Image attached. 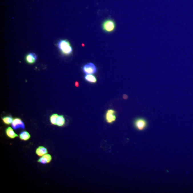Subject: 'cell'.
I'll use <instances>...</instances> for the list:
<instances>
[{
  "mask_svg": "<svg viewBox=\"0 0 193 193\" xmlns=\"http://www.w3.org/2000/svg\"><path fill=\"white\" fill-rule=\"evenodd\" d=\"M65 124V119L63 115L58 116L56 120V125L59 127H62Z\"/></svg>",
  "mask_w": 193,
  "mask_h": 193,
  "instance_id": "8fae6325",
  "label": "cell"
},
{
  "mask_svg": "<svg viewBox=\"0 0 193 193\" xmlns=\"http://www.w3.org/2000/svg\"><path fill=\"white\" fill-rule=\"evenodd\" d=\"M14 119L12 116H5L2 118V120L3 123L7 125H9L12 124Z\"/></svg>",
  "mask_w": 193,
  "mask_h": 193,
  "instance_id": "4fadbf2b",
  "label": "cell"
},
{
  "mask_svg": "<svg viewBox=\"0 0 193 193\" xmlns=\"http://www.w3.org/2000/svg\"><path fill=\"white\" fill-rule=\"evenodd\" d=\"M37 59V57L35 53H29L25 57L26 61L29 64H32L35 63L36 62Z\"/></svg>",
  "mask_w": 193,
  "mask_h": 193,
  "instance_id": "52a82bcc",
  "label": "cell"
},
{
  "mask_svg": "<svg viewBox=\"0 0 193 193\" xmlns=\"http://www.w3.org/2000/svg\"><path fill=\"white\" fill-rule=\"evenodd\" d=\"M105 119L108 123H113L116 120V112L112 109L108 110L106 113Z\"/></svg>",
  "mask_w": 193,
  "mask_h": 193,
  "instance_id": "5b68a950",
  "label": "cell"
},
{
  "mask_svg": "<svg viewBox=\"0 0 193 193\" xmlns=\"http://www.w3.org/2000/svg\"><path fill=\"white\" fill-rule=\"evenodd\" d=\"M59 115L57 114H52L50 117V120L51 124L56 125V120Z\"/></svg>",
  "mask_w": 193,
  "mask_h": 193,
  "instance_id": "5bb4252c",
  "label": "cell"
},
{
  "mask_svg": "<svg viewBox=\"0 0 193 193\" xmlns=\"http://www.w3.org/2000/svg\"><path fill=\"white\" fill-rule=\"evenodd\" d=\"M134 127L137 130L142 131L145 130L148 126V122L146 119L143 118H138L133 122Z\"/></svg>",
  "mask_w": 193,
  "mask_h": 193,
  "instance_id": "3957f363",
  "label": "cell"
},
{
  "mask_svg": "<svg viewBox=\"0 0 193 193\" xmlns=\"http://www.w3.org/2000/svg\"><path fill=\"white\" fill-rule=\"evenodd\" d=\"M59 50L64 55L69 56L72 53L73 49L70 43L67 40L59 41L58 43Z\"/></svg>",
  "mask_w": 193,
  "mask_h": 193,
  "instance_id": "6da1fadb",
  "label": "cell"
},
{
  "mask_svg": "<svg viewBox=\"0 0 193 193\" xmlns=\"http://www.w3.org/2000/svg\"><path fill=\"white\" fill-rule=\"evenodd\" d=\"M13 128L15 130H17L18 128H25V124L22 120L19 118H15L14 119L12 123Z\"/></svg>",
  "mask_w": 193,
  "mask_h": 193,
  "instance_id": "8992f818",
  "label": "cell"
},
{
  "mask_svg": "<svg viewBox=\"0 0 193 193\" xmlns=\"http://www.w3.org/2000/svg\"><path fill=\"white\" fill-rule=\"evenodd\" d=\"M123 98H124L125 99H126L127 98V96H126V95H124V96H123Z\"/></svg>",
  "mask_w": 193,
  "mask_h": 193,
  "instance_id": "ac0fdd59",
  "label": "cell"
},
{
  "mask_svg": "<svg viewBox=\"0 0 193 193\" xmlns=\"http://www.w3.org/2000/svg\"><path fill=\"white\" fill-rule=\"evenodd\" d=\"M85 78L86 81L90 83H95L97 81L96 78L93 75H86Z\"/></svg>",
  "mask_w": 193,
  "mask_h": 193,
  "instance_id": "7c38bea8",
  "label": "cell"
},
{
  "mask_svg": "<svg viewBox=\"0 0 193 193\" xmlns=\"http://www.w3.org/2000/svg\"><path fill=\"white\" fill-rule=\"evenodd\" d=\"M38 162L40 163L43 164H48L46 158L43 156L41 157L37 161Z\"/></svg>",
  "mask_w": 193,
  "mask_h": 193,
  "instance_id": "9a60e30c",
  "label": "cell"
},
{
  "mask_svg": "<svg viewBox=\"0 0 193 193\" xmlns=\"http://www.w3.org/2000/svg\"><path fill=\"white\" fill-rule=\"evenodd\" d=\"M102 28L104 32L110 33L113 32L116 28V24L113 19H108L103 21L102 23Z\"/></svg>",
  "mask_w": 193,
  "mask_h": 193,
  "instance_id": "7a4b0ae2",
  "label": "cell"
},
{
  "mask_svg": "<svg viewBox=\"0 0 193 193\" xmlns=\"http://www.w3.org/2000/svg\"><path fill=\"white\" fill-rule=\"evenodd\" d=\"M43 156L45 157L47 161L48 164L52 160V157L50 154H45Z\"/></svg>",
  "mask_w": 193,
  "mask_h": 193,
  "instance_id": "2e32d148",
  "label": "cell"
},
{
  "mask_svg": "<svg viewBox=\"0 0 193 193\" xmlns=\"http://www.w3.org/2000/svg\"><path fill=\"white\" fill-rule=\"evenodd\" d=\"M31 135L27 131H24L22 132L19 135V138L21 140L27 141L30 139Z\"/></svg>",
  "mask_w": 193,
  "mask_h": 193,
  "instance_id": "30bf717a",
  "label": "cell"
},
{
  "mask_svg": "<svg viewBox=\"0 0 193 193\" xmlns=\"http://www.w3.org/2000/svg\"><path fill=\"white\" fill-rule=\"evenodd\" d=\"M48 151L45 147L43 146H40L37 148L35 153L39 157H42L45 154H48Z\"/></svg>",
  "mask_w": 193,
  "mask_h": 193,
  "instance_id": "9c48e42d",
  "label": "cell"
},
{
  "mask_svg": "<svg viewBox=\"0 0 193 193\" xmlns=\"http://www.w3.org/2000/svg\"><path fill=\"white\" fill-rule=\"evenodd\" d=\"M5 133L7 136L11 139H13L19 137L18 135L14 132L13 129L10 127H8L6 129Z\"/></svg>",
  "mask_w": 193,
  "mask_h": 193,
  "instance_id": "ba28073f",
  "label": "cell"
},
{
  "mask_svg": "<svg viewBox=\"0 0 193 193\" xmlns=\"http://www.w3.org/2000/svg\"><path fill=\"white\" fill-rule=\"evenodd\" d=\"M75 86H76V87H79V83L77 82H76V83H75Z\"/></svg>",
  "mask_w": 193,
  "mask_h": 193,
  "instance_id": "e0dca14e",
  "label": "cell"
},
{
  "mask_svg": "<svg viewBox=\"0 0 193 193\" xmlns=\"http://www.w3.org/2000/svg\"><path fill=\"white\" fill-rule=\"evenodd\" d=\"M83 71L84 73L86 75H92L96 73V68L93 63H89L83 67Z\"/></svg>",
  "mask_w": 193,
  "mask_h": 193,
  "instance_id": "277c9868",
  "label": "cell"
}]
</instances>
